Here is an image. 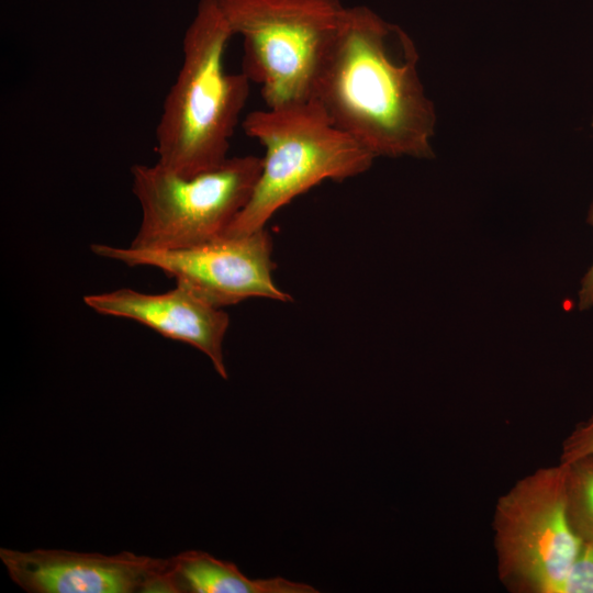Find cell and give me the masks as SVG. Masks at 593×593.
<instances>
[{"mask_svg": "<svg viewBox=\"0 0 593 593\" xmlns=\"http://www.w3.org/2000/svg\"><path fill=\"white\" fill-rule=\"evenodd\" d=\"M244 42L242 71L267 108L312 99L320 64L346 7L339 0H214Z\"/></svg>", "mask_w": 593, "mask_h": 593, "instance_id": "cell-4", "label": "cell"}, {"mask_svg": "<svg viewBox=\"0 0 593 593\" xmlns=\"http://www.w3.org/2000/svg\"><path fill=\"white\" fill-rule=\"evenodd\" d=\"M560 593H593V541H582Z\"/></svg>", "mask_w": 593, "mask_h": 593, "instance_id": "cell-12", "label": "cell"}, {"mask_svg": "<svg viewBox=\"0 0 593 593\" xmlns=\"http://www.w3.org/2000/svg\"><path fill=\"white\" fill-rule=\"evenodd\" d=\"M262 168V157H228L220 166L181 177L159 164L131 168L132 191L142 219L130 246L179 249L226 234L248 203Z\"/></svg>", "mask_w": 593, "mask_h": 593, "instance_id": "cell-5", "label": "cell"}, {"mask_svg": "<svg viewBox=\"0 0 593 593\" xmlns=\"http://www.w3.org/2000/svg\"><path fill=\"white\" fill-rule=\"evenodd\" d=\"M410 36L363 5L346 8L312 99L374 158L434 156L436 114Z\"/></svg>", "mask_w": 593, "mask_h": 593, "instance_id": "cell-1", "label": "cell"}, {"mask_svg": "<svg viewBox=\"0 0 593 593\" xmlns=\"http://www.w3.org/2000/svg\"><path fill=\"white\" fill-rule=\"evenodd\" d=\"M586 455H593V416L579 423L563 440L559 463L567 465Z\"/></svg>", "mask_w": 593, "mask_h": 593, "instance_id": "cell-13", "label": "cell"}, {"mask_svg": "<svg viewBox=\"0 0 593 593\" xmlns=\"http://www.w3.org/2000/svg\"><path fill=\"white\" fill-rule=\"evenodd\" d=\"M0 558L12 581L30 593L168 592V559L3 547Z\"/></svg>", "mask_w": 593, "mask_h": 593, "instance_id": "cell-8", "label": "cell"}, {"mask_svg": "<svg viewBox=\"0 0 593 593\" xmlns=\"http://www.w3.org/2000/svg\"><path fill=\"white\" fill-rule=\"evenodd\" d=\"M497 573L517 593H560L582 539L567 512L564 466L539 468L518 480L495 506Z\"/></svg>", "mask_w": 593, "mask_h": 593, "instance_id": "cell-6", "label": "cell"}, {"mask_svg": "<svg viewBox=\"0 0 593 593\" xmlns=\"http://www.w3.org/2000/svg\"><path fill=\"white\" fill-rule=\"evenodd\" d=\"M94 312L133 320L164 337L202 351L215 371L227 379L223 342L230 325L228 315L182 284L164 293H144L130 288L83 296Z\"/></svg>", "mask_w": 593, "mask_h": 593, "instance_id": "cell-9", "label": "cell"}, {"mask_svg": "<svg viewBox=\"0 0 593 593\" xmlns=\"http://www.w3.org/2000/svg\"><path fill=\"white\" fill-rule=\"evenodd\" d=\"M90 248L99 257L130 267L156 268L219 309L250 298L292 300L273 282L272 240L266 228L179 249L107 244H92Z\"/></svg>", "mask_w": 593, "mask_h": 593, "instance_id": "cell-7", "label": "cell"}, {"mask_svg": "<svg viewBox=\"0 0 593 593\" xmlns=\"http://www.w3.org/2000/svg\"><path fill=\"white\" fill-rule=\"evenodd\" d=\"M564 466L567 512L574 533L582 541H593V455Z\"/></svg>", "mask_w": 593, "mask_h": 593, "instance_id": "cell-11", "label": "cell"}, {"mask_svg": "<svg viewBox=\"0 0 593 593\" xmlns=\"http://www.w3.org/2000/svg\"><path fill=\"white\" fill-rule=\"evenodd\" d=\"M232 36L215 1L200 0L156 127L157 164L181 177L211 170L228 158L251 82L243 71L225 70Z\"/></svg>", "mask_w": 593, "mask_h": 593, "instance_id": "cell-2", "label": "cell"}, {"mask_svg": "<svg viewBox=\"0 0 593 593\" xmlns=\"http://www.w3.org/2000/svg\"><path fill=\"white\" fill-rule=\"evenodd\" d=\"M243 128L265 147V156L253 194L227 236L265 228L272 215L298 195L324 180L358 176L374 160L334 125L314 99L255 110L244 119Z\"/></svg>", "mask_w": 593, "mask_h": 593, "instance_id": "cell-3", "label": "cell"}, {"mask_svg": "<svg viewBox=\"0 0 593 593\" xmlns=\"http://www.w3.org/2000/svg\"><path fill=\"white\" fill-rule=\"evenodd\" d=\"M175 593H316L313 586L287 580L250 579L235 563L208 552L188 550L169 558Z\"/></svg>", "mask_w": 593, "mask_h": 593, "instance_id": "cell-10", "label": "cell"}, {"mask_svg": "<svg viewBox=\"0 0 593 593\" xmlns=\"http://www.w3.org/2000/svg\"><path fill=\"white\" fill-rule=\"evenodd\" d=\"M588 222L593 227V203L588 214ZM578 299L580 310H588L593 306V261L581 280Z\"/></svg>", "mask_w": 593, "mask_h": 593, "instance_id": "cell-14", "label": "cell"}, {"mask_svg": "<svg viewBox=\"0 0 593 593\" xmlns=\"http://www.w3.org/2000/svg\"><path fill=\"white\" fill-rule=\"evenodd\" d=\"M593 124V123H592Z\"/></svg>", "mask_w": 593, "mask_h": 593, "instance_id": "cell-15", "label": "cell"}]
</instances>
